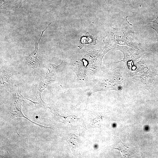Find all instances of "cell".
<instances>
[{
  "label": "cell",
  "instance_id": "cell-1",
  "mask_svg": "<svg viewBox=\"0 0 158 158\" xmlns=\"http://www.w3.org/2000/svg\"><path fill=\"white\" fill-rule=\"evenodd\" d=\"M157 74L152 71L150 68L147 69L146 72L139 76L131 77L130 79L139 89H146L152 94L155 83V76Z\"/></svg>",
  "mask_w": 158,
  "mask_h": 158
},
{
  "label": "cell",
  "instance_id": "cell-2",
  "mask_svg": "<svg viewBox=\"0 0 158 158\" xmlns=\"http://www.w3.org/2000/svg\"><path fill=\"white\" fill-rule=\"evenodd\" d=\"M50 24V23H49L47 28L42 32L38 42L35 41L34 50L31 54L25 57L27 62L33 69L35 73L43 69L44 67L41 56L39 51L38 46L44 32L48 27Z\"/></svg>",
  "mask_w": 158,
  "mask_h": 158
},
{
  "label": "cell",
  "instance_id": "cell-3",
  "mask_svg": "<svg viewBox=\"0 0 158 158\" xmlns=\"http://www.w3.org/2000/svg\"><path fill=\"white\" fill-rule=\"evenodd\" d=\"M117 49L121 51L124 55L123 59L117 62L123 61L125 64L130 61L136 63V60L141 57L142 55L139 51L127 46H119L117 47Z\"/></svg>",
  "mask_w": 158,
  "mask_h": 158
},
{
  "label": "cell",
  "instance_id": "cell-4",
  "mask_svg": "<svg viewBox=\"0 0 158 158\" xmlns=\"http://www.w3.org/2000/svg\"><path fill=\"white\" fill-rule=\"evenodd\" d=\"M51 81L49 80L47 78L40 79L33 85L32 91L34 96L37 100L41 103L44 108H49L48 105L42 99L41 94L43 91L46 89L48 85L51 83Z\"/></svg>",
  "mask_w": 158,
  "mask_h": 158
},
{
  "label": "cell",
  "instance_id": "cell-5",
  "mask_svg": "<svg viewBox=\"0 0 158 158\" xmlns=\"http://www.w3.org/2000/svg\"><path fill=\"white\" fill-rule=\"evenodd\" d=\"M10 90L11 93L14 100V106L15 107H21L23 101H24L26 103L24 100L25 99L29 100L35 105H36V104L39 103L24 97L21 94V88L18 87V86L14 85V86H11Z\"/></svg>",
  "mask_w": 158,
  "mask_h": 158
},
{
  "label": "cell",
  "instance_id": "cell-6",
  "mask_svg": "<svg viewBox=\"0 0 158 158\" xmlns=\"http://www.w3.org/2000/svg\"><path fill=\"white\" fill-rule=\"evenodd\" d=\"M148 61L145 57H142L140 60L136 62L135 64L136 70L133 73L131 77L140 75L143 74L145 72L144 70L145 69H148Z\"/></svg>",
  "mask_w": 158,
  "mask_h": 158
},
{
  "label": "cell",
  "instance_id": "cell-7",
  "mask_svg": "<svg viewBox=\"0 0 158 158\" xmlns=\"http://www.w3.org/2000/svg\"><path fill=\"white\" fill-rule=\"evenodd\" d=\"M11 76V74L6 71L4 70L1 71V87H6L10 90L11 85L9 79Z\"/></svg>",
  "mask_w": 158,
  "mask_h": 158
},
{
  "label": "cell",
  "instance_id": "cell-8",
  "mask_svg": "<svg viewBox=\"0 0 158 158\" xmlns=\"http://www.w3.org/2000/svg\"><path fill=\"white\" fill-rule=\"evenodd\" d=\"M11 114L12 117V118L16 117H23L25 118L28 120L30 121L32 123L37 125L40 126L42 129H49V127L44 126L35 123L31 120H29L28 118L25 116L21 112V109L14 108H13L11 112Z\"/></svg>",
  "mask_w": 158,
  "mask_h": 158
},
{
  "label": "cell",
  "instance_id": "cell-9",
  "mask_svg": "<svg viewBox=\"0 0 158 158\" xmlns=\"http://www.w3.org/2000/svg\"><path fill=\"white\" fill-rule=\"evenodd\" d=\"M157 2L158 3V0ZM147 25L154 29L158 35V14L156 18L154 20L150 21L148 23Z\"/></svg>",
  "mask_w": 158,
  "mask_h": 158
},
{
  "label": "cell",
  "instance_id": "cell-10",
  "mask_svg": "<svg viewBox=\"0 0 158 158\" xmlns=\"http://www.w3.org/2000/svg\"><path fill=\"white\" fill-rule=\"evenodd\" d=\"M118 0L120 1H122V2H125V3L126 2V0Z\"/></svg>",
  "mask_w": 158,
  "mask_h": 158
}]
</instances>
